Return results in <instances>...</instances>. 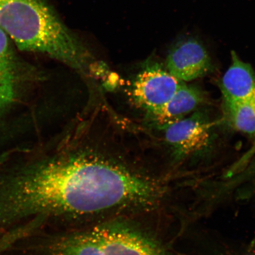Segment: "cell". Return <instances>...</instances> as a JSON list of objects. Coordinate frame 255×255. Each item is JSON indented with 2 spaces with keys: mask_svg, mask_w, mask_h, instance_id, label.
<instances>
[{
  "mask_svg": "<svg viewBox=\"0 0 255 255\" xmlns=\"http://www.w3.org/2000/svg\"><path fill=\"white\" fill-rule=\"evenodd\" d=\"M120 155L94 146H62L53 154L0 167V225L33 220L69 230L155 208L159 181Z\"/></svg>",
  "mask_w": 255,
  "mask_h": 255,
  "instance_id": "obj_1",
  "label": "cell"
},
{
  "mask_svg": "<svg viewBox=\"0 0 255 255\" xmlns=\"http://www.w3.org/2000/svg\"><path fill=\"white\" fill-rule=\"evenodd\" d=\"M0 28L21 50L45 54L82 74L98 76L101 71L44 0H0Z\"/></svg>",
  "mask_w": 255,
  "mask_h": 255,
  "instance_id": "obj_2",
  "label": "cell"
},
{
  "mask_svg": "<svg viewBox=\"0 0 255 255\" xmlns=\"http://www.w3.org/2000/svg\"><path fill=\"white\" fill-rule=\"evenodd\" d=\"M131 218L121 217L91 226L105 255H173Z\"/></svg>",
  "mask_w": 255,
  "mask_h": 255,
  "instance_id": "obj_3",
  "label": "cell"
},
{
  "mask_svg": "<svg viewBox=\"0 0 255 255\" xmlns=\"http://www.w3.org/2000/svg\"><path fill=\"white\" fill-rule=\"evenodd\" d=\"M213 124L205 114L194 112L190 116L158 126L165 142L176 159L199 155L211 147Z\"/></svg>",
  "mask_w": 255,
  "mask_h": 255,
  "instance_id": "obj_4",
  "label": "cell"
},
{
  "mask_svg": "<svg viewBox=\"0 0 255 255\" xmlns=\"http://www.w3.org/2000/svg\"><path fill=\"white\" fill-rule=\"evenodd\" d=\"M183 83L158 64L146 65L133 80L130 100L149 117L168 103Z\"/></svg>",
  "mask_w": 255,
  "mask_h": 255,
  "instance_id": "obj_5",
  "label": "cell"
},
{
  "mask_svg": "<svg viewBox=\"0 0 255 255\" xmlns=\"http://www.w3.org/2000/svg\"><path fill=\"white\" fill-rule=\"evenodd\" d=\"M26 240L29 250L39 255H105L91 226L53 234L40 232Z\"/></svg>",
  "mask_w": 255,
  "mask_h": 255,
  "instance_id": "obj_6",
  "label": "cell"
},
{
  "mask_svg": "<svg viewBox=\"0 0 255 255\" xmlns=\"http://www.w3.org/2000/svg\"><path fill=\"white\" fill-rule=\"evenodd\" d=\"M169 73L181 82L193 81L209 74L213 64L208 51L193 36H183L169 50L165 63Z\"/></svg>",
  "mask_w": 255,
  "mask_h": 255,
  "instance_id": "obj_7",
  "label": "cell"
},
{
  "mask_svg": "<svg viewBox=\"0 0 255 255\" xmlns=\"http://www.w3.org/2000/svg\"><path fill=\"white\" fill-rule=\"evenodd\" d=\"M221 89L226 100L255 101V72L235 52L231 53V63L223 76Z\"/></svg>",
  "mask_w": 255,
  "mask_h": 255,
  "instance_id": "obj_8",
  "label": "cell"
},
{
  "mask_svg": "<svg viewBox=\"0 0 255 255\" xmlns=\"http://www.w3.org/2000/svg\"><path fill=\"white\" fill-rule=\"evenodd\" d=\"M205 100V96L202 90L183 82L168 103L149 118L158 126L173 122L193 113Z\"/></svg>",
  "mask_w": 255,
  "mask_h": 255,
  "instance_id": "obj_9",
  "label": "cell"
},
{
  "mask_svg": "<svg viewBox=\"0 0 255 255\" xmlns=\"http://www.w3.org/2000/svg\"><path fill=\"white\" fill-rule=\"evenodd\" d=\"M227 119L239 131L255 135V101H234L223 99Z\"/></svg>",
  "mask_w": 255,
  "mask_h": 255,
  "instance_id": "obj_10",
  "label": "cell"
},
{
  "mask_svg": "<svg viewBox=\"0 0 255 255\" xmlns=\"http://www.w3.org/2000/svg\"><path fill=\"white\" fill-rule=\"evenodd\" d=\"M7 34L0 28V92L15 97V60Z\"/></svg>",
  "mask_w": 255,
  "mask_h": 255,
  "instance_id": "obj_11",
  "label": "cell"
},
{
  "mask_svg": "<svg viewBox=\"0 0 255 255\" xmlns=\"http://www.w3.org/2000/svg\"><path fill=\"white\" fill-rule=\"evenodd\" d=\"M33 229L30 224H23L0 236V255L7 253L15 245L33 234Z\"/></svg>",
  "mask_w": 255,
  "mask_h": 255,
  "instance_id": "obj_12",
  "label": "cell"
},
{
  "mask_svg": "<svg viewBox=\"0 0 255 255\" xmlns=\"http://www.w3.org/2000/svg\"><path fill=\"white\" fill-rule=\"evenodd\" d=\"M11 103L4 96H3L0 93V115H1L3 111L8 107V105Z\"/></svg>",
  "mask_w": 255,
  "mask_h": 255,
  "instance_id": "obj_13",
  "label": "cell"
}]
</instances>
